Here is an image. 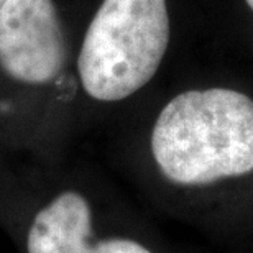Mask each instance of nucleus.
Masks as SVG:
<instances>
[{
  "mask_svg": "<svg viewBox=\"0 0 253 253\" xmlns=\"http://www.w3.org/2000/svg\"><path fill=\"white\" fill-rule=\"evenodd\" d=\"M68 63V44L53 0H7L0 7V71L30 89L51 85Z\"/></svg>",
  "mask_w": 253,
  "mask_h": 253,
  "instance_id": "4",
  "label": "nucleus"
},
{
  "mask_svg": "<svg viewBox=\"0 0 253 253\" xmlns=\"http://www.w3.org/2000/svg\"><path fill=\"white\" fill-rule=\"evenodd\" d=\"M245 2H247V5H249V7L253 10V0H245Z\"/></svg>",
  "mask_w": 253,
  "mask_h": 253,
  "instance_id": "5",
  "label": "nucleus"
},
{
  "mask_svg": "<svg viewBox=\"0 0 253 253\" xmlns=\"http://www.w3.org/2000/svg\"><path fill=\"white\" fill-rule=\"evenodd\" d=\"M5 2H7V0H0V7H2V5H3Z\"/></svg>",
  "mask_w": 253,
  "mask_h": 253,
  "instance_id": "6",
  "label": "nucleus"
},
{
  "mask_svg": "<svg viewBox=\"0 0 253 253\" xmlns=\"http://www.w3.org/2000/svg\"><path fill=\"white\" fill-rule=\"evenodd\" d=\"M143 201L217 240L253 234V97L232 87L188 89L153 119Z\"/></svg>",
  "mask_w": 253,
  "mask_h": 253,
  "instance_id": "1",
  "label": "nucleus"
},
{
  "mask_svg": "<svg viewBox=\"0 0 253 253\" xmlns=\"http://www.w3.org/2000/svg\"><path fill=\"white\" fill-rule=\"evenodd\" d=\"M169 33L166 0H104L78 56L83 92L99 104L133 97L158 73Z\"/></svg>",
  "mask_w": 253,
  "mask_h": 253,
  "instance_id": "3",
  "label": "nucleus"
},
{
  "mask_svg": "<svg viewBox=\"0 0 253 253\" xmlns=\"http://www.w3.org/2000/svg\"><path fill=\"white\" fill-rule=\"evenodd\" d=\"M252 253H253V252H252Z\"/></svg>",
  "mask_w": 253,
  "mask_h": 253,
  "instance_id": "7",
  "label": "nucleus"
},
{
  "mask_svg": "<svg viewBox=\"0 0 253 253\" xmlns=\"http://www.w3.org/2000/svg\"><path fill=\"white\" fill-rule=\"evenodd\" d=\"M0 230L17 253H173L126 197L69 178H0Z\"/></svg>",
  "mask_w": 253,
  "mask_h": 253,
  "instance_id": "2",
  "label": "nucleus"
}]
</instances>
